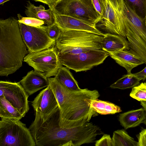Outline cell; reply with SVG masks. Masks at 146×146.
Here are the masks:
<instances>
[{
    "instance_id": "obj_1",
    "label": "cell",
    "mask_w": 146,
    "mask_h": 146,
    "mask_svg": "<svg viewBox=\"0 0 146 146\" xmlns=\"http://www.w3.org/2000/svg\"><path fill=\"white\" fill-rule=\"evenodd\" d=\"M48 80L60 110L61 127L72 128L82 126L98 115L90 106L91 101L100 96L98 91L88 88L72 91L62 86L54 77L48 78Z\"/></svg>"
},
{
    "instance_id": "obj_2",
    "label": "cell",
    "mask_w": 146,
    "mask_h": 146,
    "mask_svg": "<svg viewBox=\"0 0 146 146\" xmlns=\"http://www.w3.org/2000/svg\"><path fill=\"white\" fill-rule=\"evenodd\" d=\"M18 20L10 17L0 20V76H7L22 66L28 51Z\"/></svg>"
},
{
    "instance_id": "obj_3",
    "label": "cell",
    "mask_w": 146,
    "mask_h": 146,
    "mask_svg": "<svg viewBox=\"0 0 146 146\" xmlns=\"http://www.w3.org/2000/svg\"><path fill=\"white\" fill-rule=\"evenodd\" d=\"M123 36L130 49L141 58H146V25L123 0H110Z\"/></svg>"
},
{
    "instance_id": "obj_4",
    "label": "cell",
    "mask_w": 146,
    "mask_h": 146,
    "mask_svg": "<svg viewBox=\"0 0 146 146\" xmlns=\"http://www.w3.org/2000/svg\"><path fill=\"white\" fill-rule=\"evenodd\" d=\"M103 36L85 31H61L55 46L58 54H75L100 50V42Z\"/></svg>"
},
{
    "instance_id": "obj_5",
    "label": "cell",
    "mask_w": 146,
    "mask_h": 146,
    "mask_svg": "<svg viewBox=\"0 0 146 146\" xmlns=\"http://www.w3.org/2000/svg\"><path fill=\"white\" fill-rule=\"evenodd\" d=\"M29 129L20 120L1 118L0 146H35Z\"/></svg>"
},
{
    "instance_id": "obj_6",
    "label": "cell",
    "mask_w": 146,
    "mask_h": 146,
    "mask_svg": "<svg viewBox=\"0 0 146 146\" xmlns=\"http://www.w3.org/2000/svg\"><path fill=\"white\" fill-rule=\"evenodd\" d=\"M52 9L56 14L74 17L95 26L101 18L91 0H60Z\"/></svg>"
},
{
    "instance_id": "obj_7",
    "label": "cell",
    "mask_w": 146,
    "mask_h": 146,
    "mask_svg": "<svg viewBox=\"0 0 146 146\" xmlns=\"http://www.w3.org/2000/svg\"><path fill=\"white\" fill-rule=\"evenodd\" d=\"M61 65L76 72L86 71L102 64L109 56L102 49L91 50L77 54H58Z\"/></svg>"
},
{
    "instance_id": "obj_8",
    "label": "cell",
    "mask_w": 146,
    "mask_h": 146,
    "mask_svg": "<svg viewBox=\"0 0 146 146\" xmlns=\"http://www.w3.org/2000/svg\"><path fill=\"white\" fill-rule=\"evenodd\" d=\"M23 61L34 70L44 73L48 78L55 76L59 68L62 66L59 60L55 45L39 51L29 52Z\"/></svg>"
},
{
    "instance_id": "obj_9",
    "label": "cell",
    "mask_w": 146,
    "mask_h": 146,
    "mask_svg": "<svg viewBox=\"0 0 146 146\" xmlns=\"http://www.w3.org/2000/svg\"><path fill=\"white\" fill-rule=\"evenodd\" d=\"M20 32L29 52H34L54 46L56 41L38 27L29 26L19 22Z\"/></svg>"
},
{
    "instance_id": "obj_10",
    "label": "cell",
    "mask_w": 146,
    "mask_h": 146,
    "mask_svg": "<svg viewBox=\"0 0 146 146\" xmlns=\"http://www.w3.org/2000/svg\"><path fill=\"white\" fill-rule=\"evenodd\" d=\"M29 96L20 82L0 81V96H4L24 117L29 109Z\"/></svg>"
},
{
    "instance_id": "obj_11",
    "label": "cell",
    "mask_w": 146,
    "mask_h": 146,
    "mask_svg": "<svg viewBox=\"0 0 146 146\" xmlns=\"http://www.w3.org/2000/svg\"><path fill=\"white\" fill-rule=\"evenodd\" d=\"M32 103L35 112L42 116L51 113L58 107L56 98L49 86L40 91Z\"/></svg>"
},
{
    "instance_id": "obj_12",
    "label": "cell",
    "mask_w": 146,
    "mask_h": 146,
    "mask_svg": "<svg viewBox=\"0 0 146 146\" xmlns=\"http://www.w3.org/2000/svg\"><path fill=\"white\" fill-rule=\"evenodd\" d=\"M54 15L55 23L61 31H83L103 36L105 35L92 24L71 17L54 13Z\"/></svg>"
},
{
    "instance_id": "obj_13",
    "label": "cell",
    "mask_w": 146,
    "mask_h": 146,
    "mask_svg": "<svg viewBox=\"0 0 146 146\" xmlns=\"http://www.w3.org/2000/svg\"><path fill=\"white\" fill-rule=\"evenodd\" d=\"M19 82L29 96L49 86L46 74L35 70L29 72Z\"/></svg>"
},
{
    "instance_id": "obj_14",
    "label": "cell",
    "mask_w": 146,
    "mask_h": 146,
    "mask_svg": "<svg viewBox=\"0 0 146 146\" xmlns=\"http://www.w3.org/2000/svg\"><path fill=\"white\" fill-rule=\"evenodd\" d=\"M109 54L117 64L125 69L127 73H131L134 68L145 63L143 60L130 49L119 50Z\"/></svg>"
},
{
    "instance_id": "obj_15",
    "label": "cell",
    "mask_w": 146,
    "mask_h": 146,
    "mask_svg": "<svg viewBox=\"0 0 146 146\" xmlns=\"http://www.w3.org/2000/svg\"><path fill=\"white\" fill-rule=\"evenodd\" d=\"M104 34L100 42V46L102 50L108 54L130 49L126 37L109 33Z\"/></svg>"
},
{
    "instance_id": "obj_16",
    "label": "cell",
    "mask_w": 146,
    "mask_h": 146,
    "mask_svg": "<svg viewBox=\"0 0 146 146\" xmlns=\"http://www.w3.org/2000/svg\"><path fill=\"white\" fill-rule=\"evenodd\" d=\"M25 13L28 17L36 18L43 21L44 24L49 26L55 23L54 13L52 9L47 10L43 6H36L29 1H27Z\"/></svg>"
},
{
    "instance_id": "obj_17",
    "label": "cell",
    "mask_w": 146,
    "mask_h": 146,
    "mask_svg": "<svg viewBox=\"0 0 146 146\" xmlns=\"http://www.w3.org/2000/svg\"><path fill=\"white\" fill-rule=\"evenodd\" d=\"M145 115V110L142 108L120 114L118 116V119L121 125L126 130L143 123Z\"/></svg>"
},
{
    "instance_id": "obj_18",
    "label": "cell",
    "mask_w": 146,
    "mask_h": 146,
    "mask_svg": "<svg viewBox=\"0 0 146 146\" xmlns=\"http://www.w3.org/2000/svg\"><path fill=\"white\" fill-rule=\"evenodd\" d=\"M54 78L61 84L70 90L81 89L69 69L66 67L60 66Z\"/></svg>"
},
{
    "instance_id": "obj_19",
    "label": "cell",
    "mask_w": 146,
    "mask_h": 146,
    "mask_svg": "<svg viewBox=\"0 0 146 146\" xmlns=\"http://www.w3.org/2000/svg\"><path fill=\"white\" fill-rule=\"evenodd\" d=\"M90 106L98 113L102 115L113 114L122 111L119 106L109 102L98 99L92 100Z\"/></svg>"
},
{
    "instance_id": "obj_20",
    "label": "cell",
    "mask_w": 146,
    "mask_h": 146,
    "mask_svg": "<svg viewBox=\"0 0 146 146\" xmlns=\"http://www.w3.org/2000/svg\"><path fill=\"white\" fill-rule=\"evenodd\" d=\"M0 117L20 120L24 117L3 96H0Z\"/></svg>"
},
{
    "instance_id": "obj_21",
    "label": "cell",
    "mask_w": 146,
    "mask_h": 146,
    "mask_svg": "<svg viewBox=\"0 0 146 146\" xmlns=\"http://www.w3.org/2000/svg\"><path fill=\"white\" fill-rule=\"evenodd\" d=\"M112 146H139L138 142L124 129L114 131L112 137Z\"/></svg>"
},
{
    "instance_id": "obj_22",
    "label": "cell",
    "mask_w": 146,
    "mask_h": 146,
    "mask_svg": "<svg viewBox=\"0 0 146 146\" xmlns=\"http://www.w3.org/2000/svg\"><path fill=\"white\" fill-rule=\"evenodd\" d=\"M140 80L131 73L123 75L120 78L111 84L110 87L113 89L124 90L133 88L140 84Z\"/></svg>"
},
{
    "instance_id": "obj_23",
    "label": "cell",
    "mask_w": 146,
    "mask_h": 146,
    "mask_svg": "<svg viewBox=\"0 0 146 146\" xmlns=\"http://www.w3.org/2000/svg\"><path fill=\"white\" fill-rule=\"evenodd\" d=\"M124 2L140 18L146 17V0H123Z\"/></svg>"
},
{
    "instance_id": "obj_24",
    "label": "cell",
    "mask_w": 146,
    "mask_h": 146,
    "mask_svg": "<svg viewBox=\"0 0 146 146\" xmlns=\"http://www.w3.org/2000/svg\"><path fill=\"white\" fill-rule=\"evenodd\" d=\"M130 96L138 101L146 102V82H142L132 88Z\"/></svg>"
},
{
    "instance_id": "obj_25",
    "label": "cell",
    "mask_w": 146,
    "mask_h": 146,
    "mask_svg": "<svg viewBox=\"0 0 146 146\" xmlns=\"http://www.w3.org/2000/svg\"><path fill=\"white\" fill-rule=\"evenodd\" d=\"M39 27L44 31L51 38L56 41L60 35L61 30L55 23L51 25H42Z\"/></svg>"
},
{
    "instance_id": "obj_26",
    "label": "cell",
    "mask_w": 146,
    "mask_h": 146,
    "mask_svg": "<svg viewBox=\"0 0 146 146\" xmlns=\"http://www.w3.org/2000/svg\"><path fill=\"white\" fill-rule=\"evenodd\" d=\"M18 22L26 25L33 27H38L44 24L43 21L34 18L25 17L20 14H17Z\"/></svg>"
},
{
    "instance_id": "obj_27",
    "label": "cell",
    "mask_w": 146,
    "mask_h": 146,
    "mask_svg": "<svg viewBox=\"0 0 146 146\" xmlns=\"http://www.w3.org/2000/svg\"><path fill=\"white\" fill-rule=\"evenodd\" d=\"M97 11L103 17L104 14L106 10V5L107 0H91Z\"/></svg>"
},
{
    "instance_id": "obj_28",
    "label": "cell",
    "mask_w": 146,
    "mask_h": 146,
    "mask_svg": "<svg viewBox=\"0 0 146 146\" xmlns=\"http://www.w3.org/2000/svg\"><path fill=\"white\" fill-rule=\"evenodd\" d=\"M95 146H112V138L110 135L104 134L99 140L96 141Z\"/></svg>"
},
{
    "instance_id": "obj_29",
    "label": "cell",
    "mask_w": 146,
    "mask_h": 146,
    "mask_svg": "<svg viewBox=\"0 0 146 146\" xmlns=\"http://www.w3.org/2000/svg\"><path fill=\"white\" fill-rule=\"evenodd\" d=\"M136 136L138 140L139 146H146V128H143Z\"/></svg>"
},
{
    "instance_id": "obj_30",
    "label": "cell",
    "mask_w": 146,
    "mask_h": 146,
    "mask_svg": "<svg viewBox=\"0 0 146 146\" xmlns=\"http://www.w3.org/2000/svg\"><path fill=\"white\" fill-rule=\"evenodd\" d=\"M36 2H41L48 5L49 8L52 9L60 0H33Z\"/></svg>"
},
{
    "instance_id": "obj_31",
    "label": "cell",
    "mask_w": 146,
    "mask_h": 146,
    "mask_svg": "<svg viewBox=\"0 0 146 146\" xmlns=\"http://www.w3.org/2000/svg\"><path fill=\"white\" fill-rule=\"evenodd\" d=\"M133 74L140 81L141 80H144L146 79V66L141 71Z\"/></svg>"
},
{
    "instance_id": "obj_32",
    "label": "cell",
    "mask_w": 146,
    "mask_h": 146,
    "mask_svg": "<svg viewBox=\"0 0 146 146\" xmlns=\"http://www.w3.org/2000/svg\"><path fill=\"white\" fill-rule=\"evenodd\" d=\"M140 104L141 106H142L144 108V109L145 110V113H146L145 117L144 120L143 121V123H144L146 125V106L144 104H143L141 102H140Z\"/></svg>"
},
{
    "instance_id": "obj_33",
    "label": "cell",
    "mask_w": 146,
    "mask_h": 146,
    "mask_svg": "<svg viewBox=\"0 0 146 146\" xmlns=\"http://www.w3.org/2000/svg\"><path fill=\"white\" fill-rule=\"evenodd\" d=\"M10 0H0V5H3L4 3Z\"/></svg>"
},
{
    "instance_id": "obj_34",
    "label": "cell",
    "mask_w": 146,
    "mask_h": 146,
    "mask_svg": "<svg viewBox=\"0 0 146 146\" xmlns=\"http://www.w3.org/2000/svg\"><path fill=\"white\" fill-rule=\"evenodd\" d=\"M140 102L142 103L146 106V102L144 101H141Z\"/></svg>"
},
{
    "instance_id": "obj_35",
    "label": "cell",
    "mask_w": 146,
    "mask_h": 146,
    "mask_svg": "<svg viewBox=\"0 0 146 146\" xmlns=\"http://www.w3.org/2000/svg\"><path fill=\"white\" fill-rule=\"evenodd\" d=\"M145 24H146V18H145Z\"/></svg>"
}]
</instances>
